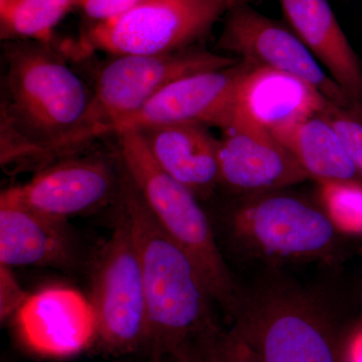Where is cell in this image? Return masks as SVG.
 I'll use <instances>...</instances> for the list:
<instances>
[{
  "label": "cell",
  "instance_id": "cell-20",
  "mask_svg": "<svg viewBox=\"0 0 362 362\" xmlns=\"http://www.w3.org/2000/svg\"><path fill=\"white\" fill-rule=\"evenodd\" d=\"M318 183L320 207L340 233L362 235V180Z\"/></svg>",
  "mask_w": 362,
  "mask_h": 362
},
{
  "label": "cell",
  "instance_id": "cell-11",
  "mask_svg": "<svg viewBox=\"0 0 362 362\" xmlns=\"http://www.w3.org/2000/svg\"><path fill=\"white\" fill-rule=\"evenodd\" d=\"M250 64L202 71L181 78L161 90L135 114L124 119L114 134L162 124L194 123L225 130L235 113L240 84Z\"/></svg>",
  "mask_w": 362,
  "mask_h": 362
},
{
  "label": "cell",
  "instance_id": "cell-3",
  "mask_svg": "<svg viewBox=\"0 0 362 362\" xmlns=\"http://www.w3.org/2000/svg\"><path fill=\"white\" fill-rule=\"evenodd\" d=\"M113 137L119 158L150 211L194 262L214 302L232 316L240 291L197 195L162 170L137 130L122 131Z\"/></svg>",
  "mask_w": 362,
  "mask_h": 362
},
{
  "label": "cell",
  "instance_id": "cell-10",
  "mask_svg": "<svg viewBox=\"0 0 362 362\" xmlns=\"http://www.w3.org/2000/svg\"><path fill=\"white\" fill-rule=\"evenodd\" d=\"M218 49L250 65L265 66L303 81L331 104L362 119L356 104L328 75L291 28L259 13L245 2L233 7L223 20Z\"/></svg>",
  "mask_w": 362,
  "mask_h": 362
},
{
  "label": "cell",
  "instance_id": "cell-24",
  "mask_svg": "<svg viewBox=\"0 0 362 362\" xmlns=\"http://www.w3.org/2000/svg\"><path fill=\"white\" fill-rule=\"evenodd\" d=\"M28 293L21 289L18 280L11 273V268L0 265V316L1 321L6 320L25 303Z\"/></svg>",
  "mask_w": 362,
  "mask_h": 362
},
{
  "label": "cell",
  "instance_id": "cell-4",
  "mask_svg": "<svg viewBox=\"0 0 362 362\" xmlns=\"http://www.w3.org/2000/svg\"><path fill=\"white\" fill-rule=\"evenodd\" d=\"M230 319V330L259 362H341V342L329 317L301 292H240Z\"/></svg>",
  "mask_w": 362,
  "mask_h": 362
},
{
  "label": "cell",
  "instance_id": "cell-25",
  "mask_svg": "<svg viewBox=\"0 0 362 362\" xmlns=\"http://www.w3.org/2000/svg\"><path fill=\"white\" fill-rule=\"evenodd\" d=\"M341 362H362V326L341 343Z\"/></svg>",
  "mask_w": 362,
  "mask_h": 362
},
{
  "label": "cell",
  "instance_id": "cell-27",
  "mask_svg": "<svg viewBox=\"0 0 362 362\" xmlns=\"http://www.w3.org/2000/svg\"><path fill=\"white\" fill-rule=\"evenodd\" d=\"M151 362H175L173 359H162V361H151Z\"/></svg>",
  "mask_w": 362,
  "mask_h": 362
},
{
  "label": "cell",
  "instance_id": "cell-5",
  "mask_svg": "<svg viewBox=\"0 0 362 362\" xmlns=\"http://www.w3.org/2000/svg\"><path fill=\"white\" fill-rule=\"evenodd\" d=\"M252 0H150L64 44L69 58L157 54L199 45L233 7Z\"/></svg>",
  "mask_w": 362,
  "mask_h": 362
},
{
  "label": "cell",
  "instance_id": "cell-13",
  "mask_svg": "<svg viewBox=\"0 0 362 362\" xmlns=\"http://www.w3.org/2000/svg\"><path fill=\"white\" fill-rule=\"evenodd\" d=\"M26 345L49 356H70L96 340L94 306L82 293L52 286L28 295L16 313Z\"/></svg>",
  "mask_w": 362,
  "mask_h": 362
},
{
  "label": "cell",
  "instance_id": "cell-7",
  "mask_svg": "<svg viewBox=\"0 0 362 362\" xmlns=\"http://www.w3.org/2000/svg\"><path fill=\"white\" fill-rule=\"evenodd\" d=\"M110 238L98 254L90 302L97 318L96 340L114 356L147 351L148 319L139 256L129 216L117 202Z\"/></svg>",
  "mask_w": 362,
  "mask_h": 362
},
{
  "label": "cell",
  "instance_id": "cell-14",
  "mask_svg": "<svg viewBox=\"0 0 362 362\" xmlns=\"http://www.w3.org/2000/svg\"><path fill=\"white\" fill-rule=\"evenodd\" d=\"M75 254L68 220L0 195V265L57 267L73 263Z\"/></svg>",
  "mask_w": 362,
  "mask_h": 362
},
{
  "label": "cell",
  "instance_id": "cell-23",
  "mask_svg": "<svg viewBox=\"0 0 362 362\" xmlns=\"http://www.w3.org/2000/svg\"><path fill=\"white\" fill-rule=\"evenodd\" d=\"M150 0H81L77 13L81 23L78 35H85L95 26L129 13Z\"/></svg>",
  "mask_w": 362,
  "mask_h": 362
},
{
  "label": "cell",
  "instance_id": "cell-1",
  "mask_svg": "<svg viewBox=\"0 0 362 362\" xmlns=\"http://www.w3.org/2000/svg\"><path fill=\"white\" fill-rule=\"evenodd\" d=\"M0 164L6 173L40 170L98 142L85 126L92 90L58 40L2 42Z\"/></svg>",
  "mask_w": 362,
  "mask_h": 362
},
{
  "label": "cell",
  "instance_id": "cell-6",
  "mask_svg": "<svg viewBox=\"0 0 362 362\" xmlns=\"http://www.w3.org/2000/svg\"><path fill=\"white\" fill-rule=\"evenodd\" d=\"M239 62L199 45L168 54L110 56L95 71L86 128L101 141L113 135L121 121L139 111L171 83Z\"/></svg>",
  "mask_w": 362,
  "mask_h": 362
},
{
  "label": "cell",
  "instance_id": "cell-9",
  "mask_svg": "<svg viewBox=\"0 0 362 362\" xmlns=\"http://www.w3.org/2000/svg\"><path fill=\"white\" fill-rule=\"evenodd\" d=\"M121 189V163L113 142L64 157L2 194L40 213L68 220L114 207Z\"/></svg>",
  "mask_w": 362,
  "mask_h": 362
},
{
  "label": "cell",
  "instance_id": "cell-15",
  "mask_svg": "<svg viewBox=\"0 0 362 362\" xmlns=\"http://www.w3.org/2000/svg\"><path fill=\"white\" fill-rule=\"evenodd\" d=\"M288 25L324 70L362 107V66L328 0H279Z\"/></svg>",
  "mask_w": 362,
  "mask_h": 362
},
{
  "label": "cell",
  "instance_id": "cell-18",
  "mask_svg": "<svg viewBox=\"0 0 362 362\" xmlns=\"http://www.w3.org/2000/svg\"><path fill=\"white\" fill-rule=\"evenodd\" d=\"M317 182L362 180L337 130L323 115L309 117L271 133Z\"/></svg>",
  "mask_w": 362,
  "mask_h": 362
},
{
  "label": "cell",
  "instance_id": "cell-21",
  "mask_svg": "<svg viewBox=\"0 0 362 362\" xmlns=\"http://www.w3.org/2000/svg\"><path fill=\"white\" fill-rule=\"evenodd\" d=\"M175 362H259L246 345L233 334L221 330Z\"/></svg>",
  "mask_w": 362,
  "mask_h": 362
},
{
  "label": "cell",
  "instance_id": "cell-17",
  "mask_svg": "<svg viewBox=\"0 0 362 362\" xmlns=\"http://www.w3.org/2000/svg\"><path fill=\"white\" fill-rule=\"evenodd\" d=\"M303 81L265 66H250L240 84L235 113L270 133L318 115L330 106Z\"/></svg>",
  "mask_w": 362,
  "mask_h": 362
},
{
  "label": "cell",
  "instance_id": "cell-8",
  "mask_svg": "<svg viewBox=\"0 0 362 362\" xmlns=\"http://www.w3.org/2000/svg\"><path fill=\"white\" fill-rule=\"evenodd\" d=\"M230 226L240 246L273 261L327 257L340 233L321 207L280 194L247 199L233 211Z\"/></svg>",
  "mask_w": 362,
  "mask_h": 362
},
{
  "label": "cell",
  "instance_id": "cell-2",
  "mask_svg": "<svg viewBox=\"0 0 362 362\" xmlns=\"http://www.w3.org/2000/svg\"><path fill=\"white\" fill-rule=\"evenodd\" d=\"M119 202L129 216L141 264L148 319L146 352L151 361H180L223 330L214 318V300L194 262L150 211L122 162Z\"/></svg>",
  "mask_w": 362,
  "mask_h": 362
},
{
  "label": "cell",
  "instance_id": "cell-22",
  "mask_svg": "<svg viewBox=\"0 0 362 362\" xmlns=\"http://www.w3.org/2000/svg\"><path fill=\"white\" fill-rule=\"evenodd\" d=\"M322 113L337 130L350 160L362 180V119L335 105H330Z\"/></svg>",
  "mask_w": 362,
  "mask_h": 362
},
{
  "label": "cell",
  "instance_id": "cell-16",
  "mask_svg": "<svg viewBox=\"0 0 362 362\" xmlns=\"http://www.w3.org/2000/svg\"><path fill=\"white\" fill-rule=\"evenodd\" d=\"M137 131L162 170L197 197L207 195L221 185L220 139L214 138L206 126L162 124Z\"/></svg>",
  "mask_w": 362,
  "mask_h": 362
},
{
  "label": "cell",
  "instance_id": "cell-26",
  "mask_svg": "<svg viewBox=\"0 0 362 362\" xmlns=\"http://www.w3.org/2000/svg\"><path fill=\"white\" fill-rule=\"evenodd\" d=\"M16 0H0V13H4Z\"/></svg>",
  "mask_w": 362,
  "mask_h": 362
},
{
  "label": "cell",
  "instance_id": "cell-12",
  "mask_svg": "<svg viewBox=\"0 0 362 362\" xmlns=\"http://www.w3.org/2000/svg\"><path fill=\"white\" fill-rule=\"evenodd\" d=\"M218 146L221 185L247 192H275L309 176L269 131L235 114Z\"/></svg>",
  "mask_w": 362,
  "mask_h": 362
},
{
  "label": "cell",
  "instance_id": "cell-19",
  "mask_svg": "<svg viewBox=\"0 0 362 362\" xmlns=\"http://www.w3.org/2000/svg\"><path fill=\"white\" fill-rule=\"evenodd\" d=\"M80 4L81 0H16L0 13V40L54 42V28Z\"/></svg>",
  "mask_w": 362,
  "mask_h": 362
}]
</instances>
